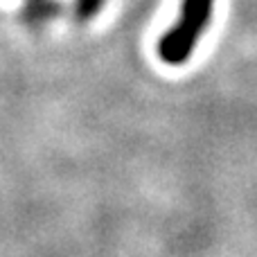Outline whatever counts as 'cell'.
I'll use <instances>...</instances> for the list:
<instances>
[{
  "label": "cell",
  "instance_id": "cell-1",
  "mask_svg": "<svg viewBox=\"0 0 257 257\" xmlns=\"http://www.w3.org/2000/svg\"><path fill=\"white\" fill-rule=\"evenodd\" d=\"M214 0H183L178 21L158 41V57L167 66H183L194 54L205 25L212 18Z\"/></svg>",
  "mask_w": 257,
  "mask_h": 257
}]
</instances>
